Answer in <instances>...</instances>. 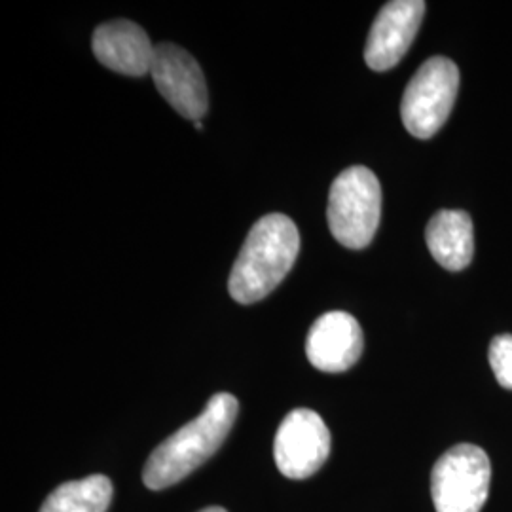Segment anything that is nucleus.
I'll use <instances>...</instances> for the list:
<instances>
[{"instance_id": "f03ea898", "label": "nucleus", "mask_w": 512, "mask_h": 512, "mask_svg": "<svg viewBox=\"0 0 512 512\" xmlns=\"http://www.w3.org/2000/svg\"><path fill=\"white\" fill-rule=\"evenodd\" d=\"M298 251L300 234L287 215L256 220L228 279L230 296L245 306L264 300L291 272Z\"/></svg>"}, {"instance_id": "423d86ee", "label": "nucleus", "mask_w": 512, "mask_h": 512, "mask_svg": "<svg viewBox=\"0 0 512 512\" xmlns=\"http://www.w3.org/2000/svg\"><path fill=\"white\" fill-rule=\"evenodd\" d=\"M330 456V433L310 408H296L281 421L274 440L275 465L281 475L304 480L315 475Z\"/></svg>"}, {"instance_id": "20e7f679", "label": "nucleus", "mask_w": 512, "mask_h": 512, "mask_svg": "<svg viewBox=\"0 0 512 512\" xmlns=\"http://www.w3.org/2000/svg\"><path fill=\"white\" fill-rule=\"evenodd\" d=\"M459 90L458 65L448 57L427 59L404 90L401 118L418 139H431L454 109Z\"/></svg>"}, {"instance_id": "6e6552de", "label": "nucleus", "mask_w": 512, "mask_h": 512, "mask_svg": "<svg viewBox=\"0 0 512 512\" xmlns=\"http://www.w3.org/2000/svg\"><path fill=\"white\" fill-rule=\"evenodd\" d=\"M425 14L423 0L387 2L374 19L366 40L365 61L372 71L384 73L393 69L406 52L421 27Z\"/></svg>"}, {"instance_id": "f8f14e48", "label": "nucleus", "mask_w": 512, "mask_h": 512, "mask_svg": "<svg viewBox=\"0 0 512 512\" xmlns=\"http://www.w3.org/2000/svg\"><path fill=\"white\" fill-rule=\"evenodd\" d=\"M110 501L112 482L105 475H92L55 488L40 512H107Z\"/></svg>"}, {"instance_id": "0eeeda50", "label": "nucleus", "mask_w": 512, "mask_h": 512, "mask_svg": "<svg viewBox=\"0 0 512 512\" xmlns=\"http://www.w3.org/2000/svg\"><path fill=\"white\" fill-rule=\"evenodd\" d=\"M150 76L165 101L186 120L202 122L209 109V93L200 63L184 48L164 42L154 50Z\"/></svg>"}, {"instance_id": "f257e3e1", "label": "nucleus", "mask_w": 512, "mask_h": 512, "mask_svg": "<svg viewBox=\"0 0 512 512\" xmlns=\"http://www.w3.org/2000/svg\"><path fill=\"white\" fill-rule=\"evenodd\" d=\"M238 410L234 395H213L198 418L175 431L150 454L143 469L145 486L150 490H165L194 473L230 435Z\"/></svg>"}, {"instance_id": "9d476101", "label": "nucleus", "mask_w": 512, "mask_h": 512, "mask_svg": "<svg viewBox=\"0 0 512 512\" xmlns=\"http://www.w3.org/2000/svg\"><path fill=\"white\" fill-rule=\"evenodd\" d=\"M92 48L101 65L126 76L150 74L156 50L145 29L129 19H114L99 25L93 33Z\"/></svg>"}, {"instance_id": "39448f33", "label": "nucleus", "mask_w": 512, "mask_h": 512, "mask_svg": "<svg viewBox=\"0 0 512 512\" xmlns=\"http://www.w3.org/2000/svg\"><path fill=\"white\" fill-rule=\"evenodd\" d=\"M492 482L488 454L475 444H458L444 452L431 473L437 512H480Z\"/></svg>"}, {"instance_id": "ddd939ff", "label": "nucleus", "mask_w": 512, "mask_h": 512, "mask_svg": "<svg viewBox=\"0 0 512 512\" xmlns=\"http://www.w3.org/2000/svg\"><path fill=\"white\" fill-rule=\"evenodd\" d=\"M488 357L499 385L512 389V334L495 336Z\"/></svg>"}, {"instance_id": "4468645a", "label": "nucleus", "mask_w": 512, "mask_h": 512, "mask_svg": "<svg viewBox=\"0 0 512 512\" xmlns=\"http://www.w3.org/2000/svg\"><path fill=\"white\" fill-rule=\"evenodd\" d=\"M198 512H228L226 509H222V507H207V509H202V511Z\"/></svg>"}, {"instance_id": "1a4fd4ad", "label": "nucleus", "mask_w": 512, "mask_h": 512, "mask_svg": "<svg viewBox=\"0 0 512 512\" xmlns=\"http://www.w3.org/2000/svg\"><path fill=\"white\" fill-rule=\"evenodd\" d=\"M363 344V330L353 315L346 311H329L311 325L306 355L317 370L338 374L361 359Z\"/></svg>"}, {"instance_id": "9b49d317", "label": "nucleus", "mask_w": 512, "mask_h": 512, "mask_svg": "<svg viewBox=\"0 0 512 512\" xmlns=\"http://www.w3.org/2000/svg\"><path fill=\"white\" fill-rule=\"evenodd\" d=\"M425 241L431 256L450 272L465 270L475 255V232L469 213L442 209L429 220Z\"/></svg>"}, {"instance_id": "7ed1b4c3", "label": "nucleus", "mask_w": 512, "mask_h": 512, "mask_svg": "<svg viewBox=\"0 0 512 512\" xmlns=\"http://www.w3.org/2000/svg\"><path fill=\"white\" fill-rule=\"evenodd\" d=\"M382 215V186L363 165L342 171L330 186L327 219L334 239L353 251L365 249L376 236Z\"/></svg>"}]
</instances>
